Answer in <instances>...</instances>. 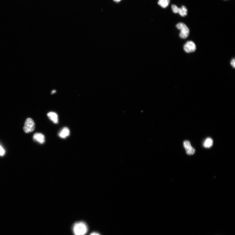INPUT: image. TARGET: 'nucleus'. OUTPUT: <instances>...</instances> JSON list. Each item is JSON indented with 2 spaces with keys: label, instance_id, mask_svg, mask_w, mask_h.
Returning <instances> with one entry per match:
<instances>
[{
  "label": "nucleus",
  "instance_id": "9b49d317",
  "mask_svg": "<svg viewBox=\"0 0 235 235\" xmlns=\"http://www.w3.org/2000/svg\"><path fill=\"white\" fill-rule=\"evenodd\" d=\"M183 145L186 151L190 149H191L192 147L191 146L190 142L188 141H184L183 143Z\"/></svg>",
  "mask_w": 235,
  "mask_h": 235
},
{
  "label": "nucleus",
  "instance_id": "ddd939ff",
  "mask_svg": "<svg viewBox=\"0 0 235 235\" xmlns=\"http://www.w3.org/2000/svg\"><path fill=\"white\" fill-rule=\"evenodd\" d=\"M235 60L234 58L233 59L231 62H230V64L233 67V68H235Z\"/></svg>",
  "mask_w": 235,
  "mask_h": 235
},
{
  "label": "nucleus",
  "instance_id": "6e6552de",
  "mask_svg": "<svg viewBox=\"0 0 235 235\" xmlns=\"http://www.w3.org/2000/svg\"><path fill=\"white\" fill-rule=\"evenodd\" d=\"M47 116L50 120L53 123L57 124L58 123V116L57 113L53 112H50L48 113Z\"/></svg>",
  "mask_w": 235,
  "mask_h": 235
},
{
  "label": "nucleus",
  "instance_id": "4468645a",
  "mask_svg": "<svg viewBox=\"0 0 235 235\" xmlns=\"http://www.w3.org/2000/svg\"><path fill=\"white\" fill-rule=\"evenodd\" d=\"M90 235H100L97 233L93 232Z\"/></svg>",
  "mask_w": 235,
  "mask_h": 235
},
{
  "label": "nucleus",
  "instance_id": "f8f14e48",
  "mask_svg": "<svg viewBox=\"0 0 235 235\" xmlns=\"http://www.w3.org/2000/svg\"><path fill=\"white\" fill-rule=\"evenodd\" d=\"M5 154V151L3 148L0 145V156H2Z\"/></svg>",
  "mask_w": 235,
  "mask_h": 235
},
{
  "label": "nucleus",
  "instance_id": "0eeeda50",
  "mask_svg": "<svg viewBox=\"0 0 235 235\" xmlns=\"http://www.w3.org/2000/svg\"><path fill=\"white\" fill-rule=\"evenodd\" d=\"M70 134V131L68 128H63L58 134L59 136L62 139H65L68 137Z\"/></svg>",
  "mask_w": 235,
  "mask_h": 235
},
{
  "label": "nucleus",
  "instance_id": "dca6fc26",
  "mask_svg": "<svg viewBox=\"0 0 235 235\" xmlns=\"http://www.w3.org/2000/svg\"><path fill=\"white\" fill-rule=\"evenodd\" d=\"M55 92H56V91H53L52 92V94H53L54 93H55Z\"/></svg>",
  "mask_w": 235,
  "mask_h": 235
},
{
  "label": "nucleus",
  "instance_id": "7ed1b4c3",
  "mask_svg": "<svg viewBox=\"0 0 235 235\" xmlns=\"http://www.w3.org/2000/svg\"><path fill=\"white\" fill-rule=\"evenodd\" d=\"M35 128V124L33 120L30 118L27 119L25 121L23 129L26 133L33 132Z\"/></svg>",
  "mask_w": 235,
  "mask_h": 235
},
{
  "label": "nucleus",
  "instance_id": "20e7f679",
  "mask_svg": "<svg viewBox=\"0 0 235 235\" xmlns=\"http://www.w3.org/2000/svg\"><path fill=\"white\" fill-rule=\"evenodd\" d=\"M172 10L174 13H178L182 16H184L187 15L188 10L186 6H183L181 8H179L175 5L171 6Z\"/></svg>",
  "mask_w": 235,
  "mask_h": 235
},
{
  "label": "nucleus",
  "instance_id": "39448f33",
  "mask_svg": "<svg viewBox=\"0 0 235 235\" xmlns=\"http://www.w3.org/2000/svg\"><path fill=\"white\" fill-rule=\"evenodd\" d=\"M196 49L195 44L192 41H188L184 46V51L187 53L194 52L196 51Z\"/></svg>",
  "mask_w": 235,
  "mask_h": 235
},
{
  "label": "nucleus",
  "instance_id": "1a4fd4ad",
  "mask_svg": "<svg viewBox=\"0 0 235 235\" xmlns=\"http://www.w3.org/2000/svg\"><path fill=\"white\" fill-rule=\"evenodd\" d=\"M213 140L212 139L208 138L204 143V146L206 148H210L213 145Z\"/></svg>",
  "mask_w": 235,
  "mask_h": 235
},
{
  "label": "nucleus",
  "instance_id": "f03ea898",
  "mask_svg": "<svg viewBox=\"0 0 235 235\" xmlns=\"http://www.w3.org/2000/svg\"><path fill=\"white\" fill-rule=\"evenodd\" d=\"M177 28L181 31L179 36L182 39H186L189 36V30L186 24L183 23H179L176 25Z\"/></svg>",
  "mask_w": 235,
  "mask_h": 235
},
{
  "label": "nucleus",
  "instance_id": "423d86ee",
  "mask_svg": "<svg viewBox=\"0 0 235 235\" xmlns=\"http://www.w3.org/2000/svg\"><path fill=\"white\" fill-rule=\"evenodd\" d=\"M33 139L35 141L40 144H43L45 142V137L40 133H36L33 135Z\"/></svg>",
  "mask_w": 235,
  "mask_h": 235
},
{
  "label": "nucleus",
  "instance_id": "9d476101",
  "mask_svg": "<svg viewBox=\"0 0 235 235\" xmlns=\"http://www.w3.org/2000/svg\"><path fill=\"white\" fill-rule=\"evenodd\" d=\"M170 2V0H159L158 4L162 7L166 8L168 6Z\"/></svg>",
  "mask_w": 235,
  "mask_h": 235
},
{
  "label": "nucleus",
  "instance_id": "f257e3e1",
  "mask_svg": "<svg viewBox=\"0 0 235 235\" xmlns=\"http://www.w3.org/2000/svg\"><path fill=\"white\" fill-rule=\"evenodd\" d=\"M73 230L75 235H85L88 231V227L85 223L80 221L74 224Z\"/></svg>",
  "mask_w": 235,
  "mask_h": 235
},
{
  "label": "nucleus",
  "instance_id": "2eb2a0df",
  "mask_svg": "<svg viewBox=\"0 0 235 235\" xmlns=\"http://www.w3.org/2000/svg\"><path fill=\"white\" fill-rule=\"evenodd\" d=\"M114 1L116 2H120L121 0H114Z\"/></svg>",
  "mask_w": 235,
  "mask_h": 235
}]
</instances>
